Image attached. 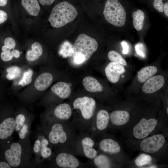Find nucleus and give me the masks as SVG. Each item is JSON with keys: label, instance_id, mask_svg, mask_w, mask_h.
Here are the masks:
<instances>
[{"label": "nucleus", "instance_id": "24", "mask_svg": "<svg viewBox=\"0 0 168 168\" xmlns=\"http://www.w3.org/2000/svg\"><path fill=\"white\" fill-rule=\"evenodd\" d=\"M157 68L153 66L143 67L137 73V80L140 83H144L149 78L155 75L157 72Z\"/></svg>", "mask_w": 168, "mask_h": 168}, {"label": "nucleus", "instance_id": "26", "mask_svg": "<svg viewBox=\"0 0 168 168\" xmlns=\"http://www.w3.org/2000/svg\"><path fill=\"white\" fill-rule=\"evenodd\" d=\"M30 115V114L24 110H20L16 111L15 117V132H18L19 131Z\"/></svg>", "mask_w": 168, "mask_h": 168}, {"label": "nucleus", "instance_id": "21", "mask_svg": "<svg viewBox=\"0 0 168 168\" xmlns=\"http://www.w3.org/2000/svg\"><path fill=\"white\" fill-rule=\"evenodd\" d=\"M52 92L62 99L68 98L71 93V88L67 83L59 82L55 83L52 87Z\"/></svg>", "mask_w": 168, "mask_h": 168}, {"label": "nucleus", "instance_id": "13", "mask_svg": "<svg viewBox=\"0 0 168 168\" xmlns=\"http://www.w3.org/2000/svg\"><path fill=\"white\" fill-rule=\"evenodd\" d=\"M99 139V141L96 143L98 152L109 155L115 160L119 161V156L122 153V147L119 142L112 137L106 135Z\"/></svg>", "mask_w": 168, "mask_h": 168}, {"label": "nucleus", "instance_id": "40", "mask_svg": "<svg viewBox=\"0 0 168 168\" xmlns=\"http://www.w3.org/2000/svg\"><path fill=\"white\" fill-rule=\"evenodd\" d=\"M166 111L167 113V114H168V107H167V108H166Z\"/></svg>", "mask_w": 168, "mask_h": 168}, {"label": "nucleus", "instance_id": "28", "mask_svg": "<svg viewBox=\"0 0 168 168\" xmlns=\"http://www.w3.org/2000/svg\"><path fill=\"white\" fill-rule=\"evenodd\" d=\"M33 117L30 114L18 132L19 139L24 140L30 138V128Z\"/></svg>", "mask_w": 168, "mask_h": 168}, {"label": "nucleus", "instance_id": "7", "mask_svg": "<svg viewBox=\"0 0 168 168\" xmlns=\"http://www.w3.org/2000/svg\"><path fill=\"white\" fill-rule=\"evenodd\" d=\"M32 146L35 164H40L52 156L53 149L42 129L38 128L34 132Z\"/></svg>", "mask_w": 168, "mask_h": 168}, {"label": "nucleus", "instance_id": "35", "mask_svg": "<svg viewBox=\"0 0 168 168\" xmlns=\"http://www.w3.org/2000/svg\"><path fill=\"white\" fill-rule=\"evenodd\" d=\"M163 0H154L153 2V6L154 7L158 12H163L164 3L162 2Z\"/></svg>", "mask_w": 168, "mask_h": 168}, {"label": "nucleus", "instance_id": "18", "mask_svg": "<svg viewBox=\"0 0 168 168\" xmlns=\"http://www.w3.org/2000/svg\"><path fill=\"white\" fill-rule=\"evenodd\" d=\"M143 85L142 90L146 94L153 93L161 89L164 85L165 79L161 75L153 76L147 80Z\"/></svg>", "mask_w": 168, "mask_h": 168}, {"label": "nucleus", "instance_id": "29", "mask_svg": "<svg viewBox=\"0 0 168 168\" xmlns=\"http://www.w3.org/2000/svg\"><path fill=\"white\" fill-rule=\"evenodd\" d=\"M153 159L150 155L142 153L139 155L135 159V165L137 167L142 168V167L152 165Z\"/></svg>", "mask_w": 168, "mask_h": 168}, {"label": "nucleus", "instance_id": "19", "mask_svg": "<svg viewBox=\"0 0 168 168\" xmlns=\"http://www.w3.org/2000/svg\"><path fill=\"white\" fill-rule=\"evenodd\" d=\"M97 156L91 160L90 166L98 168H112L114 166V160L110 156L104 153L98 152Z\"/></svg>", "mask_w": 168, "mask_h": 168}, {"label": "nucleus", "instance_id": "20", "mask_svg": "<svg viewBox=\"0 0 168 168\" xmlns=\"http://www.w3.org/2000/svg\"><path fill=\"white\" fill-rule=\"evenodd\" d=\"M53 80L52 74L44 72L39 75L35 80L33 88L36 91H42L46 89L51 84Z\"/></svg>", "mask_w": 168, "mask_h": 168}, {"label": "nucleus", "instance_id": "2", "mask_svg": "<svg viewBox=\"0 0 168 168\" xmlns=\"http://www.w3.org/2000/svg\"><path fill=\"white\" fill-rule=\"evenodd\" d=\"M54 149L66 146L76 137L77 132L70 122L45 117L41 127Z\"/></svg>", "mask_w": 168, "mask_h": 168}, {"label": "nucleus", "instance_id": "32", "mask_svg": "<svg viewBox=\"0 0 168 168\" xmlns=\"http://www.w3.org/2000/svg\"><path fill=\"white\" fill-rule=\"evenodd\" d=\"M108 58L111 62H115L120 64L124 66L127 65L125 59L120 54L115 50H111L108 54Z\"/></svg>", "mask_w": 168, "mask_h": 168}, {"label": "nucleus", "instance_id": "1", "mask_svg": "<svg viewBox=\"0 0 168 168\" xmlns=\"http://www.w3.org/2000/svg\"><path fill=\"white\" fill-rule=\"evenodd\" d=\"M32 151L30 138L0 145V154L12 168L32 166Z\"/></svg>", "mask_w": 168, "mask_h": 168}, {"label": "nucleus", "instance_id": "6", "mask_svg": "<svg viewBox=\"0 0 168 168\" xmlns=\"http://www.w3.org/2000/svg\"><path fill=\"white\" fill-rule=\"evenodd\" d=\"M78 14L73 6L67 1H63L53 8L48 20L53 27L59 28L72 21Z\"/></svg>", "mask_w": 168, "mask_h": 168}, {"label": "nucleus", "instance_id": "8", "mask_svg": "<svg viewBox=\"0 0 168 168\" xmlns=\"http://www.w3.org/2000/svg\"><path fill=\"white\" fill-rule=\"evenodd\" d=\"M49 160L51 166L61 168H77L88 166L64 147L54 150Z\"/></svg>", "mask_w": 168, "mask_h": 168}, {"label": "nucleus", "instance_id": "34", "mask_svg": "<svg viewBox=\"0 0 168 168\" xmlns=\"http://www.w3.org/2000/svg\"><path fill=\"white\" fill-rule=\"evenodd\" d=\"M4 45L12 49H14L16 45V43L15 40L12 38L7 37L4 41Z\"/></svg>", "mask_w": 168, "mask_h": 168}, {"label": "nucleus", "instance_id": "11", "mask_svg": "<svg viewBox=\"0 0 168 168\" xmlns=\"http://www.w3.org/2000/svg\"><path fill=\"white\" fill-rule=\"evenodd\" d=\"M16 111L11 109L5 112H0V145L12 140L15 132Z\"/></svg>", "mask_w": 168, "mask_h": 168}, {"label": "nucleus", "instance_id": "23", "mask_svg": "<svg viewBox=\"0 0 168 168\" xmlns=\"http://www.w3.org/2000/svg\"><path fill=\"white\" fill-rule=\"evenodd\" d=\"M43 52L41 44L38 42H34L31 46V49L26 52V59L29 62H35L42 55Z\"/></svg>", "mask_w": 168, "mask_h": 168}, {"label": "nucleus", "instance_id": "37", "mask_svg": "<svg viewBox=\"0 0 168 168\" xmlns=\"http://www.w3.org/2000/svg\"><path fill=\"white\" fill-rule=\"evenodd\" d=\"M7 15L5 11L0 10V24L4 22L7 18Z\"/></svg>", "mask_w": 168, "mask_h": 168}, {"label": "nucleus", "instance_id": "39", "mask_svg": "<svg viewBox=\"0 0 168 168\" xmlns=\"http://www.w3.org/2000/svg\"><path fill=\"white\" fill-rule=\"evenodd\" d=\"M163 11H164V14L165 16H168V2H166L164 4L163 7Z\"/></svg>", "mask_w": 168, "mask_h": 168}, {"label": "nucleus", "instance_id": "36", "mask_svg": "<svg viewBox=\"0 0 168 168\" xmlns=\"http://www.w3.org/2000/svg\"><path fill=\"white\" fill-rule=\"evenodd\" d=\"M9 164L0 154V168H11Z\"/></svg>", "mask_w": 168, "mask_h": 168}, {"label": "nucleus", "instance_id": "31", "mask_svg": "<svg viewBox=\"0 0 168 168\" xmlns=\"http://www.w3.org/2000/svg\"><path fill=\"white\" fill-rule=\"evenodd\" d=\"M7 74L6 75L7 78L9 80L16 79L21 75L22 70L19 67L13 66L8 67L6 69Z\"/></svg>", "mask_w": 168, "mask_h": 168}, {"label": "nucleus", "instance_id": "10", "mask_svg": "<svg viewBox=\"0 0 168 168\" xmlns=\"http://www.w3.org/2000/svg\"><path fill=\"white\" fill-rule=\"evenodd\" d=\"M103 15L107 21L115 26L122 27L125 23L126 11L118 0H107Z\"/></svg>", "mask_w": 168, "mask_h": 168}, {"label": "nucleus", "instance_id": "5", "mask_svg": "<svg viewBox=\"0 0 168 168\" xmlns=\"http://www.w3.org/2000/svg\"><path fill=\"white\" fill-rule=\"evenodd\" d=\"M98 48L96 41L84 34L79 35L76 39L72 50L74 62L81 64L91 58Z\"/></svg>", "mask_w": 168, "mask_h": 168}, {"label": "nucleus", "instance_id": "3", "mask_svg": "<svg viewBox=\"0 0 168 168\" xmlns=\"http://www.w3.org/2000/svg\"><path fill=\"white\" fill-rule=\"evenodd\" d=\"M72 105L78 113L72 114L70 123L78 133H89L96 108L95 100L87 96L79 97L74 100Z\"/></svg>", "mask_w": 168, "mask_h": 168}, {"label": "nucleus", "instance_id": "30", "mask_svg": "<svg viewBox=\"0 0 168 168\" xmlns=\"http://www.w3.org/2000/svg\"><path fill=\"white\" fill-rule=\"evenodd\" d=\"M33 72L31 69H28L24 71L22 73L21 79L18 85L24 87L30 84L32 81Z\"/></svg>", "mask_w": 168, "mask_h": 168}, {"label": "nucleus", "instance_id": "33", "mask_svg": "<svg viewBox=\"0 0 168 168\" xmlns=\"http://www.w3.org/2000/svg\"><path fill=\"white\" fill-rule=\"evenodd\" d=\"M20 56V51L18 50L15 49L11 51H2L0 55L2 60L5 62L10 61L14 57L15 58H19Z\"/></svg>", "mask_w": 168, "mask_h": 168}, {"label": "nucleus", "instance_id": "17", "mask_svg": "<svg viewBox=\"0 0 168 168\" xmlns=\"http://www.w3.org/2000/svg\"><path fill=\"white\" fill-rule=\"evenodd\" d=\"M125 72L124 66L113 62L109 63L105 69V73L107 78L110 82L113 83L118 82L120 76Z\"/></svg>", "mask_w": 168, "mask_h": 168}, {"label": "nucleus", "instance_id": "27", "mask_svg": "<svg viewBox=\"0 0 168 168\" xmlns=\"http://www.w3.org/2000/svg\"><path fill=\"white\" fill-rule=\"evenodd\" d=\"M133 23L134 28L138 31L141 30L143 26L145 14L140 9L134 12L132 14Z\"/></svg>", "mask_w": 168, "mask_h": 168}, {"label": "nucleus", "instance_id": "38", "mask_svg": "<svg viewBox=\"0 0 168 168\" xmlns=\"http://www.w3.org/2000/svg\"><path fill=\"white\" fill-rule=\"evenodd\" d=\"M55 0H38L39 3L44 6H49L52 4Z\"/></svg>", "mask_w": 168, "mask_h": 168}, {"label": "nucleus", "instance_id": "4", "mask_svg": "<svg viewBox=\"0 0 168 168\" xmlns=\"http://www.w3.org/2000/svg\"><path fill=\"white\" fill-rule=\"evenodd\" d=\"M96 142L88 133L80 132L77 133L72 142L64 147L75 155L84 156L91 160L98 154V151L95 148Z\"/></svg>", "mask_w": 168, "mask_h": 168}, {"label": "nucleus", "instance_id": "15", "mask_svg": "<svg viewBox=\"0 0 168 168\" xmlns=\"http://www.w3.org/2000/svg\"><path fill=\"white\" fill-rule=\"evenodd\" d=\"M130 113L124 110H117L110 113L109 128H117L124 127L129 124L132 120Z\"/></svg>", "mask_w": 168, "mask_h": 168}, {"label": "nucleus", "instance_id": "22", "mask_svg": "<svg viewBox=\"0 0 168 168\" xmlns=\"http://www.w3.org/2000/svg\"><path fill=\"white\" fill-rule=\"evenodd\" d=\"M82 83L85 89L91 92H99L103 90V87L101 84L92 77H85L83 79Z\"/></svg>", "mask_w": 168, "mask_h": 168}, {"label": "nucleus", "instance_id": "9", "mask_svg": "<svg viewBox=\"0 0 168 168\" xmlns=\"http://www.w3.org/2000/svg\"><path fill=\"white\" fill-rule=\"evenodd\" d=\"M160 119L153 116L142 117L133 126L131 135L134 139L141 140L149 136L158 127Z\"/></svg>", "mask_w": 168, "mask_h": 168}, {"label": "nucleus", "instance_id": "14", "mask_svg": "<svg viewBox=\"0 0 168 168\" xmlns=\"http://www.w3.org/2000/svg\"><path fill=\"white\" fill-rule=\"evenodd\" d=\"M166 140L164 134L162 133L154 134L141 140L139 147L145 153L154 154L159 152L164 147Z\"/></svg>", "mask_w": 168, "mask_h": 168}, {"label": "nucleus", "instance_id": "25", "mask_svg": "<svg viewBox=\"0 0 168 168\" xmlns=\"http://www.w3.org/2000/svg\"><path fill=\"white\" fill-rule=\"evenodd\" d=\"M22 6L32 16H37L40 10L38 0H21Z\"/></svg>", "mask_w": 168, "mask_h": 168}, {"label": "nucleus", "instance_id": "16", "mask_svg": "<svg viewBox=\"0 0 168 168\" xmlns=\"http://www.w3.org/2000/svg\"><path fill=\"white\" fill-rule=\"evenodd\" d=\"M72 113V110L70 105L68 104L63 103L57 105L54 109L52 114L45 117L64 122H70Z\"/></svg>", "mask_w": 168, "mask_h": 168}, {"label": "nucleus", "instance_id": "12", "mask_svg": "<svg viewBox=\"0 0 168 168\" xmlns=\"http://www.w3.org/2000/svg\"><path fill=\"white\" fill-rule=\"evenodd\" d=\"M110 113L106 110L101 109L95 113L89 133L95 140L99 139L105 135L109 128Z\"/></svg>", "mask_w": 168, "mask_h": 168}]
</instances>
